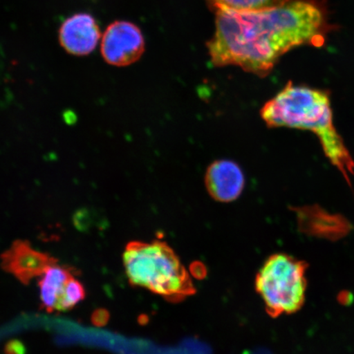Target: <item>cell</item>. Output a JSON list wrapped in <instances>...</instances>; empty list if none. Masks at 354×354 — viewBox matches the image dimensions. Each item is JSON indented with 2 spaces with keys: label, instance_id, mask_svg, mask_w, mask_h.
<instances>
[{
  "label": "cell",
  "instance_id": "obj_6",
  "mask_svg": "<svg viewBox=\"0 0 354 354\" xmlns=\"http://www.w3.org/2000/svg\"><path fill=\"white\" fill-rule=\"evenodd\" d=\"M1 268L25 285L41 277L57 261L47 254L33 249L28 241H17L1 256Z\"/></svg>",
  "mask_w": 354,
  "mask_h": 354
},
{
  "label": "cell",
  "instance_id": "obj_10",
  "mask_svg": "<svg viewBox=\"0 0 354 354\" xmlns=\"http://www.w3.org/2000/svg\"><path fill=\"white\" fill-rule=\"evenodd\" d=\"M216 10L256 11L279 6L286 0H209Z\"/></svg>",
  "mask_w": 354,
  "mask_h": 354
},
{
  "label": "cell",
  "instance_id": "obj_12",
  "mask_svg": "<svg viewBox=\"0 0 354 354\" xmlns=\"http://www.w3.org/2000/svg\"><path fill=\"white\" fill-rule=\"evenodd\" d=\"M110 314L107 309L98 308L92 314L91 321L97 327H103L108 324Z\"/></svg>",
  "mask_w": 354,
  "mask_h": 354
},
{
  "label": "cell",
  "instance_id": "obj_1",
  "mask_svg": "<svg viewBox=\"0 0 354 354\" xmlns=\"http://www.w3.org/2000/svg\"><path fill=\"white\" fill-rule=\"evenodd\" d=\"M328 26L324 8L306 0H286L256 11L216 10L207 48L216 66H237L265 77L292 48L321 46Z\"/></svg>",
  "mask_w": 354,
  "mask_h": 354
},
{
  "label": "cell",
  "instance_id": "obj_2",
  "mask_svg": "<svg viewBox=\"0 0 354 354\" xmlns=\"http://www.w3.org/2000/svg\"><path fill=\"white\" fill-rule=\"evenodd\" d=\"M261 116L269 127L313 132L332 165L351 183L349 175H354V161L335 129L328 93L289 82L264 104Z\"/></svg>",
  "mask_w": 354,
  "mask_h": 354
},
{
  "label": "cell",
  "instance_id": "obj_7",
  "mask_svg": "<svg viewBox=\"0 0 354 354\" xmlns=\"http://www.w3.org/2000/svg\"><path fill=\"white\" fill-rule=\"evenodd\" d=\"M205 183L207 192L216 201L231 203L241 196L245 177L236 162L221 159L207 167Z\"/></svg>",
  "mask_w": 354,
  "mask_h": 354
},
{
  "label": "cell",
  "instance_id": "obj_4",
  "mask_svg": "<svg viewBox=\"0 0 354 354\" xmlns=\"http://www.w3.org/2000/svg\"><path fill=\"white\" fill-rule=\"evenodd\" d=\"M308 265L289 254L268 257L257 273L255 289L270 317L297 313L306 298Z\"/></svg>",
  "mask_w": 354,
  "mask_h": 354
},
{
  "label": "cell",
  "instance_id": "obj_9",
  "mask_svg": "<svg viewBox=\"0 0 354 354\" xmlns=\"http://www.w3.org/2000/svg\"><path fill=\"white\" fill-rule=\"evenodd\" d=\"M39 282L42 308L48 313L56 311L62 290L71 278L73 277L72 269L57 264L48 268Z\"/></svg>",
  "mask_w": 354,
  "mask_h": 354
},
{
  "label": "cell",
  "instance_id": "obj_5",
  "mask_svg": "<svg viewBox=\"0 0 354 354\" xmlns=\"http://www.w3.org/2000/svg\"><path fill=\"white\" fill-rule=\"evenodd\" d=\"M144 50L142 33L131 22L115 21L102 37V55L110 65L124 66L134 64Z\"/></svg>",
  "mask_w": 354,
  "mask_h": 354
},
{
  "label": "cell",
  "instance_id": "obj_13",
  "mask_svg": "<svg viewBox=\"0 0 354 354\" xmlns=\"http://www.w3.org/2000/svg\"><path fill=\"white\" fill-rule=\"evenodd\" d=\"M6 354H26V349L25 345L19 340L13 339L8 342L4 348Z\"/></svg>",
  "mask_w": 354,
  "mask_h": 354
},
{
  "label": "cell",
  "instance_id": "obj_11",
  "mask_svg": "<svg viewBox=\"0 0 354 354\" xmlns=\"http://www.w3.org/2000/svg\"><path fill=\"white\" fill-rule=\"evenodd\" d=\"M86 298V290L74 277L66 282L57 301L56 311H68Z\"/></svg>",
  "mask_w": 354,
  "mask_h": 354
},
{
  "label": "cell",
  "instance_id": "obj_3",
  "mask_svg": "<svg viewBox=\"0 0 354 354\" xmlns=\"http://www.w3.org/2000/svg\"><path fill=\"white\" fill-rule=\"evenodd\" d=\"M123 262L132 286L169 302H181L196 293L187 270L166 242L132 241L126 246Z\"/></svg>",
  "mask_w": 354,
  "mask_h": 354
},
{
  "label": "cell",
  "instance_id": "obj_8",
  "mask_svg": "<svg viewBox=\"0 0 354 354\" xmlns=\"http://www.w3.org/2000/svg\"><path fill=\"white\" fill-rule=\"evenodd\" d=\"M101 34L94 17L79 13L66 19L61 26L59 41L71 55L85 56L98 46Z\"/></svg>",
  "mask_w": 354,
  "mask_h": 354
}]
</instances>
